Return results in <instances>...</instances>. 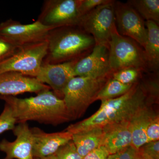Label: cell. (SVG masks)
I'll use <instances>...</instances> for the list:
<instances>
[{
  "mask_svg": "<svg viewBox=\"0 0 159 159\" xmlns=\"http://www.w3.org/2000/svg\"><path fill=\"white\" fill-rule=\"evenodd\" d=\"M147 80L134 84L127 93L114 99L102 100L100 108L93 115L65 129L72 134L96 127L129 121L142 107L154 102Z\"/></svg>",
  "mask_w": 159,
  "mask_h": 159,
  "instance_id": "obj_1",
  "label": "cell"
},
{
  "mask_svg": "<svg viewBox=\"0 0 159 159\" xmlns=\"http://www.w3.org/2000/svg\"><path fill=\"white\" fill-rule=\"evenodd\" d=\"M0 99L11 107L17 123L34 121L57 125L72 119L63 99L51 89L29 98L0 95Z\"/></svg>",
  "mask_w": 159,
  "mask_h": 159,
  "instance_id": "obj_2",
  "label": "cell"
},
{
  "mask_svg": "<svg viewBox=\"0 0 159 159\" xmlns=\"http://www.w3.org/2000/svg\"><path fill=\"white\" fill-rule=\"evenodd\" d=\"M47 40L48 51L43 64H57L82 58L96 45L93 36L78 26L52 29Z\"/></svg>",
  "mask_w": 159,
  "mask_h": 159,
  "instance_id": "obj_3",
  "label": "cell"
},
{
  "mask_svg": "<svg viewBox=\"0 0 159 159\" xmlns=\"http://www.w3.org/2000/svg\"><path fill=\"white\" fill-rule=\"evenodd\" d=\"M111 76L100 78L75 77L69 81L62 99L72 119L80 117L89 106L97 100L99 91Z\"/></svg>",
  "mask_w": 159,
  "mask_h": 159,
  "instance_id": "obj_4",
  "label": "cell"
},
{
  "mask_svg": "<svg viewBox=\"0 0 159 159\" xmlns=\"http://www.w3.org/2000/svg\"><path fill=\"white\" fill-rule=\"evenodd\" d=\"M109 60L112 73L127 67L149 72L143 47L130 38L119 34L116 26L109 43Z\"/></svg>",
  "mask_w": 159,
  "mask_h": 159,
  "instance_id": "obj_5",
  "label": "cell"
},
{
  "mask_svg": "<svg viewBox=\"0 0 159 159\" xmlns=\"http://www.w3.org/2000/svg\"><path fill=\"white\" fill-rule=\"evenodd\" d=\"M48 40L20 46L17 51L0 61V74L12 72L36 77L47 54Z\"/></svg>",
  "mask_w": 159,
  "mask_h": 159,
  "instance_id": "obj_6",
  "label": "cell"
},
{
  "mask_svg": "<svg viewBox=\"0 0 159 159\" xmlns=\"http://www.w3.org/2000/svg\"><path fill=\"white\" fill-rule=\"evenodd\" d=\"M114 2L97 6L80 18L78 26L93 36L96 45L109 48L112 32L116 26Z\"/></svg>",
  "mask_w": 159,
  "mask_h": 159,
  "instance_id": "obj_7",
  "label": "cell"
},
{
  "mask_svg": "<svg viewBox=\"0 0 159 159\" xmlns=\"http://www.w3.org/2000/svg\"><path fill=\"white\" fill-rule=\"evenodd\" d=\"M80 0H46L37 20L53 29L78 26Z\"/></svg>",
  "mask_w": 159,
  "mask_h": 159,
  "instance_id": "obj_8",
  "label": "cell"
},
{
  "mask_svg": "<svg viewBox=\"0 0 159 159\" xmlns=\"http://www.w3.org/2000/svg\"><path fill=\"white\" fill-rule=\"evenodd\" d=\"M51 27L43 25L39 21L23 25L12 19L0 24V36L19 46L41 42L47 40Z\"/></svg>",
  "mask_w": 159,
  "mask_h": 159,
  "instance_id": "obj_9",
  "label": "cell"
},
{
  "mask_svg": "<svg viewBox=\"0 0 159 159\" xmlns=\"http://www.w3.org/2000/svg\"><path fill=\"white\" fill-rule=\"evenodd\" d=\"M114 8L119 34L134 39L144 48L148 35L144 20L127 3L115 1Z\"/></svg>",
  "mask_w": 159,
  "mask_h": 159,
  "instance_id": "obj_10",
  "label": "cell"
},
{
  "mask_svg": "<svg viewBox=\"0 0 159 159\" xmlns=\"http://www.w3.org/2000/svg\"><path fill=\"white\" fill-rule=\"evenodd\" d=\"M75 77L100 78L112 74L109 60V48L95 45L88 55L77 60L74 66Z\"/></svg>",
  "mask_w": 159,
  "mask_h": 159,
  "instance_id": "obj_11",
  "label": "cell"
},
{
  "mask_svg": "<svg viewBox=\"0 0 159 159\" xmlns=\"http://www.w3.org/2000/svg\"><path fill=\"white\" fill-rule=\"evenodd\" d=\"M77 60L57 64H43L35 78L49 86L57 97L62 99L66 86L75 77L74 69Z\"/></svg>",
  "mask_w": 159,
  "mask_h": 159,
  "instance_id": "obj_12",
  "label": "cell"
},
{
  "mask_svg": "<svg viewBox=\"0 0 159 159\" xmlns=\"http://www.w3.org/2000/svg\"><path fill=\"white\" fill-rule=\"evenodd\" d=\"M12 130L16 136L14 141L4 139L0 142V151L6 155L3 159H34L33 135L28 123H19Z\"/></svg>",
  "mask_w": 159,
  "mask_h": 159,
  "instance_id": "obj_13",
  "label": "cell"
},
{
  "mask_svg": "<svg viewBox=\"0 0 159 159\" xmlns=\"http://www.w3.org/2000/svg\"><path fill=\"white\" fill-rule=\"evenodd\" d=\"M50 89L49 86L39 82L34 77L16 72L0 74V95L15 96L26 93L37 94Z\"/></svg>",
  "mask_w": 159,
  "mask_h": 159,
  "instance_id": "obj_14",
  "label": "cell"
},
{
  "mask_svg": "<svg viewBox=\"0 0 159 159\" xmlns=\"http://www.w3.org/2000/svg\"><path fill=\"white\" fill-rule=\"evenodd\" d=\"M33 137V156L42 158L55 154L58 149L72 139V134L67 131L47 133L38 127L31 128Z\"/></svg>",
  "mask_w": 159,
  "mask_h": 159,
  "instance_id": "obj_15",
  "label": "cell"
},
{
  "mask_svg": "<svg viewBox=\"0 0 159 159\" xmlns=\"http://www.w3.org/2000/svg\"><path fill=\"white\" fill-rule=\"evenodd\" d=\"M102 127L100 146L105 147L110 155L119 152L132 145L129 121L108 124Z\"/></svg>",
  "mask_w": 159,
  "mask_h": 159,
  "instance_id": "obj_16",
  "label": "cell"
},
{
  "mask_svg": "<svg viewBox=\"0 0 159 159\" xmlns=\"http://www.w3.org/2000/svg\"><path fill=\"white\" fill-rule=\"evenodd\" d=\"M156 116L150 105L147 104L139 109L129 120L132 145L137 149L147 143L146 131Z\"/></svg>",
  "mask_w": 159,
  "mask_h": 159,
  "instance_id": "obj_17",
  "label": "cell"
},
{
  "mask_svg": "<svg viewBox=\"0 0 159 159\" xmlns=\"http://www.w3.org/2000/svg\"><path fill=\"white\" fill-rule=\"evenodd\" d=\"M148 35L144 48L148 72L158 74L159 69V26L152 21L145 22Z\"/></svg>",
  "mask_w": 159,
  "mask_h": 159,
  "instance_id": "obj_18",
  "label": "cell"
},
{
  "mask_svg": "<svg viewBox=\"0 0 159 159\" xmlns=\"http://www.w3.org/2000/svg\"><path fill=\"white\" fill-rule=\"evenodd\" d=\"M102 127H93L72 135V141L78 153L83 158L88 154L100 146Z\"/></svg>",
  "mask_w": 159,
  "mask_h": 159,
  "instance_id": "obj_19",
  "label": "cell"
},
{
  "mask_svg": "<svg viewBox=\"0 0 159 159\" xmlns=\"http://www.w3.org/2000/svg\"><path fill=\"white\" fill-rule=\"evenodd\" d=\"M127 4L143 19L159 24V0H129Z\"/></svg>",
  "mask_w": 159,
  "mask_h": 159,
  "instance_id": "obj_20",
  "label": "cell"
},
{
  "mask_svg": "<svg viewBox=\"0 0 159 159\" xmlns=\"http://www.w3.org/2000/svg\"><path fill=\"white\" fill-rule=\"evenodd\" d=\"M134 84H124L114 79L111 76L101 90L99 91L96 100L102 101L122 96L127 93Z\"/></svg>",
  "mask_w": 159,
  "mask_h": 159,
  "instance_id": "obj_21",
  "label": "cell"
},
{
  "mask_svg": "<svg viewBox=\"0 0 159 159\" xmlns=\"http://www.w3.org/2000/svg\"><path fill=\"white\" fill-rule=\"evenodd\" d=\"M144 72L136 68H125L113 73L111 77L124 84H134L139 81Z\"/></svg>",
  "mask_w": 159,
  "mask_h": 159,
  "instance_id": "obj_22",
  "label": "cell"
},
{
  "mask_svg": "<svg viewBox=\"0 0 159 159\" xmlns=\"http://www.w3.org/2000/svg\"><path fill=\"white\" fill-rule=\"evenodd\" d=\"M16 123V120L12 110L6 103L2 112L0 115V134L6 131L13 130Z\"/></svg>",
  "mask_w": 159,
  "mask_h": 159,
  "instance_id": "obj_23",
  "label": "cell"
},
{
  "mask_svg": "<svg viewBox=\"0 0 159 159\" xmlns=\"http://www.w3.org/2000/svg\"><path fill=\"white\" fill-rule=\"evenodd\" d=\"M55 155L57 159H83L72 140L60 147Z\"/></svg>",
  "mask_w": 159,
  "mask_h": 159,
  "instance_id": "obj_24",
  "label": "cell"
},
{
  "mask_svg": "<svg viewBox=\"0 0 159 159\" xmlns=\"http://www.w3.org/2000/svg\"><path fill=\"white\" fill-rule=\"evenodd\" d=\"M139 153L148 159H159V141L146 143L139 148Z\"/></svg>",
  "mask_w": 159,
  "mask_h": 159,
  "instance_id": "obj_25",
  "label": "cell"
},
{
  "mask_svg": "<svg viewBox=\"0 0 159 159\" xmlns=\"http://www.w3.org/2000/svg\"><path fill=\"white\" fill-rule=\"evenodd\" d=\"M20 47L0 36V61L14 54Z\"/></svg>",
  "mask_w": 159,
  "mask_h": 159,
  "instance_id": "obj_26",
  "label": "cell"
},
{
  "mask_svg": "<svg viewBox=\"0 0 159 159\" xmlns=\"http://www.w3.org/2000/svg\"><path fill=\"white\" fill-rule=\"evenodd\" d=\"M114 0H80L79 7L81 16L88 13L97 6L112 2Z\"/></svg>",
  "mask_w": 159,
  "mask_h": 159,
  "instance_id": "obj_27",
  "label": "cell"
},
{
  "mask_svg": "<svg viewBox=\"0 0 159 159\" xmlns=\"http://www.w3.org/2000/svg\"><path fill=\"white\" fill-rule=\"evenodd\" d=\"M139 155L138 149L131 145L119 152L109 155L107 159H138Z\"/></svg>",
  "mask_w": 159,
  "mask_h": 159,
  "instance_id": "obj_28",
  "label": "cell"
},
{
  "mask_svg": "<svg viewBox=\"0 0 159 159\" xmlns=\"http://www.w3.org/2000/svg\"><path fill=\"white\" fill-rule=\"evenodd\" d=\"M147 143L159 141V118L157 115L150 124L148 125L146 131Z\"/></svg>",
  "mask_w": 159,
  "mask_h": 159,
  "instance_id": "obj_29",
  "label": "cell"
},
{
  "mask_svg": "<svg viewBox=\"0 0 159 159\" xmlns=\"http://www.w3.org/2000/svg\"><path fill=\"white\" fill-rule=\"evenodd\" d=\"M109 155L107 148L101 145L88 154L83 159H107Z\"/></svg>",
  "mask_w": 159,
  "mask_h": 159,
  "instance_id": "obj_30",
  "label": "cell"
},
{
  "mask_svg": "<svg viewBox=\"0 0 159 159\" xmlns=\"http://www.w3.org/2000/svg\"><path fill=\"white\" fill-rule=\"evenodd\" d=\"M34 159H57L55 154L50 156L42 158H36Z\"/></svg>",
  "mask_w": 159,
  "mask_h": 159,
  "instance_id": "obj_31",
  "label": "cell"
},
{
  "mask_svg": "<svg viewBox=\"0 0 159 159\" xmlns=\"http://www.w3.org/2000/svg\"><path fill=\"white\" fill-rule=\"evenodd\" d=\"M138 159H148L146 158L145 157L142 156L139 153V157H138Z\"/></svg>",
  "mask_w": 159,
  "mask_h": 159,
  "instance_id": "obj_32",
  "label": "cell"
}]
</instances>
